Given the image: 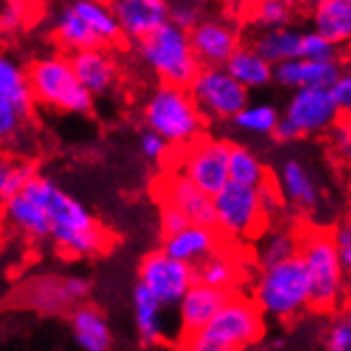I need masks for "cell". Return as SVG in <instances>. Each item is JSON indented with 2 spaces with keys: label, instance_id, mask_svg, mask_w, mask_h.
<instances>
[{
  "label": "cell",
  "instance_id": "6da1fadb",
  "mask_svg": "<svg viewBox=\"0 0 351 351\" xmlns=\"http://www.w3.org/2000/svg\"><path fill=\"white\" fill-rule=\"evenodd\" d=\"M22 192L45 211L50 220V239L63 254L86 258L104 254L110 248V233L80 201L56 186L50 177L37 175Z\"/></svg>",
  "mask_w": 351,
  "mask_h": 351
},
{
  "label": "cell",
  "instance_id": "7a4b0ae2",
  "mask_svg": "<svg viewBox=\"0 0 351 351\" xmlns=\"http://www.w3.org/2000/svg\"><path fill=\"white\" fill-rule=\"evenodd\" d=\"M263 337V311L254 300L233 295L201 332L181 339V351H241Z\"/></svg>",
  "mask_w": 351,
  "mask_h": 351
},
{
  "label": "cell",
  "instance_id": "3957f363",
  "mask_svg": "<svg viewBox=\"0 0 351 351\" xmlns=\"http://www.w3.org/2000/svg\"><path fill=\"white\" fill-rule=\"evenodd\" d=\"M147 130L160 134L173 147H190L201 141L205 117L196 106L190 88L171 84L158 86L143 108Z\"/></svg>",
  "mask_w": 351,
  "mask_h": 351
},
{
  "label": "cell",
  "instance_id": "277c9868",
  "mask_svg": "<svg viewBox=\"0 0 351 351\" xmlns=\"http://www.w3.org/2000/svg\"><path fill=\"white\" fill-rule=\"evenodd\" d=\"M311 276L300 254L263 267L254 282L256 306L280 322H289L306 311L311 306Z\"/></svg>",
  "mask_w": 351,
  "mask_h": 351
},
{
  "label": "cell",
  "instance_id": "5b68a950",
  "mask_svg": "<svg viewBox=\"0 0 351 351\" xmlns=\"http://www.w3.org/2000/svg\"><path fill=\"white\" fill-rule=\"evenodd\" d=\"M28 82L35 101L45 108L67 114H88L93 110V95L80 84L69 56H41L28 65Z\"/></svg>",
  "mask_w": 351,
  "mask_h": 351
},
{
  "label": "cell",
  "instance_id": "8992f818",
  "mask_svg": "<svg viewBox=\"0 0 351 351\" xmlns=\"http://www.w3.org/2000/svg\"><path fill=\"white\" fill-rule=\"evenodd\" d=\"M138 54L162 84L190 88L196 80L201 63L194 54L190 33L173 22L158 28L154 35L138 41Z\"/></svg>",
  "mask_w": 351,
  "mask_h": 351
},
{
  "label": "cell",
  "instance_id": "52a82bcc",
  "mask_svg": "<svg viewBox=\"0 0 351 351\" xmlns=\"http://www.w3.org/2000/svg\"><path fill=\"white\" fill-rule=\"evenodd\" d=\"M300 256L304 258L311 276V308L332 313L339 306L345 291V269L334 246L332 231L313 228L300 235Z\"/></svg>",
  "mask_w": 351,
  "mask_h": 351
},
{
  "label": "cell",
  "instance_id": "ba28073f",
  "mask_svg": "<svg viewBox=\"0 0 351 351\" xmlns=\"http://www.w3.org/2000/svg\"><path fill=\"white\" fill-rule=\"evenodd\" d=\"M216 207V228L226 237H256L261 235L269 220L261 209V198L256 188L239 186L228 181L213 196Z\"/></svg>",
  "mask_w": 351,
  "mask_h": 351
},
{
  "label": "cell",
  "instance_id": "9c48e42d",
  "mask_svg": "<svg viewBox=\"0 0 351 351\" xmlns=\"http://www.w3.org/2000/svg\"><path fill=\"white\" fill-rule=\"evenodd\" d=\"M190 93L209 119H235L248 106V88L241 86L224 67H203L190 86Z\"/></svg>",
  "mask_w": 351,
  "mask_h": 351
},
{
  "label": "cell",
  "instance_id": "30bf717a",
  "mask_svg": "<svg viewBox=\"0 0 351 351\" xmlns=\"http://www.w3.org/2000/svg\"><path fill=\"white\" fill-rule=\"evenodd\" d=\"M231 143L201 138L186 147L181 154V169L177 171L198 190H203L211 198L216 196L228 181V160H231Z\"/></svg>",
  "mask_w": 351,
  "mask_h": 351
},
{
  "label": "cell",
  "instance_id": "8fae6325",
  "mask_svg": "<svg viewBox=\"0 0 351 351\" xmlns=\"http://www.w3.org/2000/svg\"><path fill=\"white\" fill-rule=\"evenodd\" d=\"M138 282L154 293L164 308H179L181 300L196 282L194 265L181 263L162 250L149 252L138 267Z\"/></svg>",
  "mask_w": 351,
  "mask_h": 351
},
{
  "label": "cell",
  "instance_id": "7c38bea8",
  "mask_svg": "<svg viewBox=\"0 0 351 351\" xmlns=\"http://www.w3.org/2000/svg\"><path fill=\"white\" fill-rule=\"evenodd\" d=\"M88 291L90 282L82 276H37L22 287L20 302L33 311L52 315L80 306V302L88 298Z\"/></svg>",
  "mask_w": 351,
  "mask_h": 351
},
{
  "label": "cell",
  "instance_id": "4fadbf2b",
  "mask_svg": "<svg viewBox=\"0 0 351 351\" xmlns=\"http://www.w3.org/2000/svg\"><path fill=\"white\" fill-rule=\"evenodd\" d=\"M282 119H287L300 136H311L328 132L341 119V110L332 88H298L289 99Z\"/></svg>",
  "mask_w": 351,
  "mask_h": 351
},
{
  "label": "cell",
  "instance_id": "5bb4252c",
  "mask_svg": "<svg viewBox=\"0 0 351 351\" xmlns=\"http://www.w3.org/2000/svg\"><path fill=\"white\" fill-rule=\"evenodd\" d=\"M190 41L201 67H224L241 48L239 33L224 20H201L190 30Z\"/></svg>",
  "mask_w": 351,
  "mask_h": 351
},
{
  "label": "cell",
  "instance_id": "9a60e30c",
  "mask_svg": "<svg viewBox=\"0 0 351 351\" xmlns=\"http://www.w3.org/2000/svg\"><path fill=\"white\" fill-rule=\"evenodd\" d=\"M110 9L123 37L136 43L171 22L169 0H112Z\"/></svg>",
  "mask_w": 351,
  "mask_h": 351
},
{
  "label": "cell",
  "instance_id": "2e32d148",
  "mask_svg": "<svg viewBox=\"0 0 351 351\" xmlns=\"http://www.w3.org/2000/svg\"><path fill=\"white\" fill-rule=\"evenodd\" d=\"M162 203L175 205L190 220V224L216 228L213 198L203 190H198L192 181L179 173L171 175L169 179H162Z\"/></svg>",
  "mask_w": 351,
  "mask_h": 351
},
{
  "label": "cell",
  "instance_id": "e0dca14e",
  "mask_svg": "<svg viewBox=\"0 0 351 351\" xmlns=\"http://www.w3.org/2000/svg\"><path fill=\"white\" fill-rule=\"evenodd\" d=\"M69 63L80 84L90 95H108L119 82V65L106 48L82 50L69 54Z\"/></svg>",
  "mask_w": 351,
  "mask_h": 351
},
{
  "label": "cell",
  "instance_id": "ac0fdd59",
  "mask_svg": "<svg viewBox=\"0 0 351 351\" xmlns=\"http://www.w3.org/2000/svg\"><path fill=\"white\" fill-rule=\"evenodd\" d=\"M339 60L332 63H317V60H287L274 67V82L287 88H332L341 78Z\"/></svg>",
  "mask_w": 351,
  "mask_h": 351
},
{
  "label": "cell",
  "instance_id": "d6986e66",
  "mask_svg": "<svg viewBox=\"0 0 351 351\" xmlns=\"http://www.w3.org/2000/svg\"><path fill=\"white\" fill-rule=\"evenodd\" d=\"M228 298H231V293L201 285V282H194L192 289L186 293V298L179 304V322H181L183 337L207 328L211 324V319L220 313V308L224 306Z\"/></svg>",
  "mask_w": 351,
  "mask_h": 351
},
{
  "label": "cell",
  "instance_id": "ffe728a7",
  "mask_svg": "<svg viewBox=\"0 0 351 351\" xmlns=\"http://www.w3.org/2000/svg\"><path fill=\"white\" fill-rule=\"evenodd\" d=\"M162 252L177 258L181 263L198 265L213 252H218V228L190 224L183 231L164 237Z\"/></svg>",
  "mask_w": 351,
  "mask_h": 351
},
{
  "label": "cell",
  "instance_id": "44dd1931",
  "mask_svg": "<svg viewBox=\"0 0 351 351\" xmlns=\"http://www.w3.org/2000/svg\"><path fill=\"white\" fill-rule=\"evenodd\" d=\"M73 339L82 351H110L112 332L104 313L93 304H80L69 313Z\"/></svg>",
  "mask_w": 351,
  "mask_h": 351
},
{
  "label": "cell",
  "instance_id": "7402d4cb",
  "mask_svg": "<svg viewBox=\"0 0 351 351\" xmlns=\"http://www.w3.org/2000/svg\"><path fill=\"white\" fill-rule=\"evenodd\" d=\"M52 35L56 43L63 50L73 52H82V50H95L104 48V43L95 35V30L90 28L82 18L80 13L73 9L71 0L63 3L54 13V26H52Z\"/></svg>",
  "mask_w": 351,
  "mask_h": 351
},
{
  "label": "cell",
  "instance_id": "603a6c76",
  "mask_svg": "<svg viewBox=\"0 0 351 351\" xmlns=\"http://www.w3.org/2000/svg\"><path fill=\"white\" fill-rule=\"evenodd\" d=\"M278 186L287 201L302 211H313L319 205V198H322L313 173L298 158H289L282 162L278 173Z\"/></svg>",
  "mask_w": 351,
  "mask_h": 351
},
{
  "label": "cell",
  "instance_id": "cb8c5ba5",
  "mask_svg": "<svg viewBox=\"0 0 351 351\" xmlns=\"http://www.w3.org/2000/svg\"><path fill=\"white\" fill-rule=\"evenodd\" d=\"M3 216L9 226H13L15 231L28 239H33V241L50 239L48 216H45V211L24 192L9 198L3 205Z\"/></svg>",
  "mask_w": 351,
  "mask_h": 351
},
{
  "label": "cell",
  "instance_id": "d4e9b609",
  "mask_svg": "<svg viewBox=\"0 0 351 351\" xmlns=\"http://www.w3.org/2000/svg\"><path fill=\"white\" fill-rule=\"evenodd\" d=\"M0 99L18 106L26 117L33 114L35 97L28 82V67L5 50H0Z\"/></svg>",
  "mask_w": 351,
  "mask_h": 351
},
{
  "label": "cell",
  "instance_id": "484cf974",
  "mask_svg": "<svg viewBox=\"0 0 351 351\" xmlns=\"http://www.w3.org/2000/svg\"><path fill=\"white\" fill-rule=\"evenodd\" d=\"M134 322L136 330H138L141 343L147 347H156L164 341V306L160 300L149 291L145 285H136L134 287Z\"/></svg>",
  "mask_w": 351,
  "mask_h": 351
},
{
  "label": "cell",
  "instance_id": "4316f807",
  "mask_svg": "<svg viewBox=\"0 0 351 351\" xmlns=\"http://www.w3.org/2000/svg\"><path fill=\"white\" fill-rule=\"evenodd\" d=\"M224 69L248 90L263 88L274 80V65L267 63L252 45H241V48L231 56V60L224 65Z\"/></svg>",
  "mask_w": 351,
  "mask_h": 351
},
{
  "label": "cell",
  "instance_id": "83f0119b",
  "mask_svg": "<svg viewBox=\"0 0 351 351\" xmlns=\"http://www.w3.org/2000/svg\"><path fill=\"white\" fill-rule=\"evenodd\" d=\"M302 35L293 28H274V30H263L252 41V48L261 54L267 63L274 67L287 63V60H298L302 58Z\"/></svg>",
  "mask_w": 351,
  "mask_h": 351
},
{
  "label": "cell",
  "instance_id": "f1b7e54d",
  "mask_svg": "<svg viewBox=\"0 0 351 351\" xmlns=\"http://www.w3.org/2000/svg\"><path fill=\"white\" fill-rule=\"evenodd\" d=\"M313 20L317 33L334 45L351 41V0H326Z\"/></svg>",
  "mask_w": 351,
  "mask_h": 351
},
{
  "label": "cell",
  "instance_id": "f546056e",
  "mask_svg": "<svg viewBox=\"0 0 351 351\" xmlns=\"http://www.w3.org/2000/svg\"><path fill=\"white\" fill-rule=\"evenodd\" d=\"M71 5L80 13V18L95 30V35L104 43V48L123 39V33H121V26L114 18L110 5L95 3V0H71Z\"/></svg>",
  "mask_w": 351,
  "mask_h": 351
},
{
  "label": "cell",
  "instance_id": "4dcf8cb0",
  "mask_svg": "<svg viewBox=\"0 0 351 351\" xmlns=\"http://www.w3.org/2000/svg\"><path fill=\"white\" fill-rule=\"evenodd\" d=\"M196 271V282L220 289V291L231 293V289L239 280V265L233 256H228L224 252H213L207 256L205 261L194 265Z\"/></svg>",
  "mask_w": 351,
  "mask_h": 351
},
{
  "label": "cell",
  "instance_id": "1f68e13d",
  "mask_svg": "<svg viewBox=\"0 0 351 351\" xmlns=\"http://www.w3.org/2000/svg\"><path fill=\"white\" fill-rule=\"evenodd\" d=\"M228 175L233 183L248 188H261L271 179L263 162L258 160L248 147L233 145L231 147V160H228Z\"/></svg>",
  "mask_w": 351,
  "mask_h": 351
},
{
  "label": "cell",
  "instance_id": "d6a6232c",
  "mask_svg": "<svg viewBox=\"0 0 351 351\" xmlns=\"http://www.w3.org/2000/svg\"><path fill=\"white\" fill-rule=\"evenodd\" d=\"M300 254V235L291 228H271L263 233L261 248H258V261L261 267L282 263L287 258H293Z\"/></svg>",
  "mask_w": 351,
  "mask_h": 351
},
{
  "label": "cell",
  "instance_id": "836d02e7",
  "mask_svg": "<svg viewBox=\"0 0 351 351\" xmlns=\"http://www.w3.org/2000/svg\"><path fill=\"white\" fill-rule=\"evenodd\" d=\"M35 177L37 169L33 162L15 160L11 156L0 154V205L18 196L28 186V181H33Z\"/></svg>",
  "mask_w": 351,
  "mask_h": 351
},
{
  "label": "cell",
  "instance_id": "e575fe53",
  "mask_svg": "<svg viewBox=\"0 0 351 351\" xmlns=\"http://www.w3.org/2000/svg\"><path fill=\"white\" fill-rule=\"evenodd\" d=\"M280 114L278 110L269 104H248L235 119L233 123L237 130L254 134V136H274L278 123H280Z\"/></svg>",
  "mask_w": 351,
  "mask_h": 351
},
{
  "label": "cell",
  "instance_id": "d590c367",
  "mask_svg": "<svg viewBox=\"0 0 351 351\" xmlns=\"http://www.w3.org/2000/svg\"><path fill=\"white\" fill-rule=\"evenodd\" d=\"M248 15L261 30L289 28V22L293 20V5L291 0H254Z\"/></svg>",
  "mask_w": 351,
  "mask_h": 351
},
{
  "label": "cell",
  "instance_id": "8d00e7d4",
  "mask_svg": "<svg viewBox=\"0 0 351 351\" xmlns=\"http://www.w3.org/2000/svg\"><path fill=\"white\" fill-rule=\"evenodd\" d=\"M339 50L332 41H328L324 35L315 33H304L302 35V58L304 60H317V63H332L337 60Z\"/></svg>",
  "mask_w": 351,
  "mask_h": 351
},
{
  "label": "cell",
  "instance_id": "74e56055",
  "mask_svg": "<svg viewBox=\"0 0 351 351\" xmlns=\"http://www.w3.org/2000/svg\"><path fill=\"white\" fill-rule=\"evenodd\" d=\"M326 351H351V319L349 313L332 319L326 328Z\"/></svg>",
  "mask_w": 351,
  "mask_h": 351
},
{
  "label": "cell",
  "instance_id": "f35d334b",
  "mask_svg": "<svg viewBox=\"0 0 351 351\" xmlns=\"http://www.w3.org/2000/svg\"><path fill=\"white\" fill-rule=\"evenodd\" d=\"M328 132L334 156L345 162H351V117L341 114V119Z\"/></svg>",
  "mask_w": 351,
  "mask_h": 351
},
{
  "label": "cell",
  "instance_id": "ab89813d",
  "mask_svg": "<svg viewBox=\"0 0 351 351\" xmlns=\"http://www.w3.org/2000/svg\"><path fill=\"white\" fill-rule=\"evenodd\" d=\"M26 119L28 117L18 108V106L0 99V143L13 138V136L22 130Z\"/></svg>",
  "mask_w": 351,
  "mask_h": 351
},
{
  "label": "cell",
  "instance_id": "60d3db41",
  "mask_svg": "<svg viewBox=\"0 0 351 351\" xmlns=\"http://www.w3.org/2000/svg\"><path fill=\"white\" fill-rule=\"evenodd\" d=\"M334 237V246H337L341 265L345 269L347 276H351V216L339 222V226L332 231Z\"/></svg>",
  "mask_w": 351,
  "mask_h": 351
},
{
  "label": "cell",
  "instance_id": "b9f144b4",
  "mask_svg": "<svg viewBox=\"0 0 351 351\" xmlns=\"http://www.w3.org/2000/svg\"><path fill=\"white\" fill-rule=\"evenodd\" d=\"M258 198H261V209L267 220L276 218L285 205V196L280 192V186L274 179H269L265 186L258 188Z\"/></svg>",
  "mask_w": 351,
  "mask_h": 351
},
{
  "label": "cell",
  "instance_id": "7bdbcfd3",
  "mask_svg": "<svg viewBox=\"0 0 351 351\" xmlns=\"http://www.w3.org/2000/svg\"><path fill=\"white\" fill-rule=\"evenodd\" d=\"M26 18V0H9L0 11V33H15Z\"/></svg>",
  "mask_w": 351,
  "mask_h": 351
},
{
  "label": "cell",
  "instance_id": "ee69618b",
  "mask_svg": "<svg viewBox=\"0 0 351 351\" xmlns=\"http://www.w3.org/2000/svg\"><path fill=\"white\" fill-rule=\"evenodd\" d=\"M169 149H171V145L166 143L160 134L151 132V130H145L141 134V154L147 160L160 162V160H164L166 156H169Z\"/></svg>",
  "mask_w": 351,
  "mask_h": 351
},
{
  "label": "cell",
  "instance_id": "f6af8a7d",
  "mask_svg": "<svg viewBox=\"0 0 351 351\" xmlns=\"http://www.w3.org/2000/svg\"><path fill=\"white\" fill-rule=\"evenodd\" d=\"M160 226H162L164 237H169V235H175V233L183 231L186 226H190V220L183 216V213L175 205L162 203V207H160Z\"/></svg>",
  "mask_w": 351,
  "mask_h": 351
},
{
  "label": "cell",
  "instance_id": "bcb514c9",
  "mask_svg": "<svg viewBox=\"0 0 351 351\" xmlns=\"http://www.w3.org/2000/svg\"><path fill=\"white\" fill-rule=\"evenodd\" d=\"M334 99L339 104V110L345 117H351V71H343L337 84L332 86Z\"/></svg>",
  "mask_w": 351,
  "mask_h": 351
},
{
  "label": "cell",
  "instance_id": "7dc6e473",
  "mask_svg": "<svg viewBox=\"0 0 351 351\" xmlns=\"http://www.w3.org/2000/svg\"><path fill=\"white\" fill-rule=\"evenodd\" d=\"M274 138H276L278 143H293V141L302 138V136H300V132L291 123H289L287 119H280L276 132H274Z\"/></svg>",
  "mask_w": 351,
  "mask_h": 351
},
{
  "label": "cell",
  "instance_id": "c3c4849f",
  "mask_svg": "<svg viewBox=\"0 0 351 351\" xmlns=\"http://www.w3.org/2000/svg\"><path fill=\"white\" fill-rule=\"evenodd\" d=\"M324 3H326V0H302V5L306 7V9H311L313 13H315V11H317L319 7H322Z\"/></svg>",
  "mask_w": 351,
  "mask_h": 351
},
{
  "label": "cell",
  "instance_id": "681fc988",
  "mask_svg": "<svg viewBox=\"0 0 351 351\" xmlns=\"http://www.w3.org/2000/svg\"><path fill=\"white\" fill-rule=\"evenodd\" d=\"M95 3H104V5H110L112 0H95Z\"/></svg>",
  "mask_w": 351,
  "mask_h": 351
},
{
  "label": "cell",
  "instance_id": "f907efd6",
  "mask_svg": "<svg viewBox=\"0 0 351 351\" xmlns=\"http://www.w3.org/2000/svg\"><path fill=\"white\" fill-rule=\"evenodd\" d=\"M0 239H3V220H0Z\"/></svg>",
  "mask_w": 351,
  "mask_h": 351
},
{
  "label": "cell",
  "instance_id": "816d5d0a",
  "mask_svg": "<svg viewBox=\"0 0 351 351\" xmlns=\"http://www.w3.org/2000/svg\"><path fill=\"white\" fill-rule=\"evenodd\" d=\"M349 319H351V311H349Z\"/></svg>",
  "mask_w": 351,
  "mask_h": 351
}]
</instances>
